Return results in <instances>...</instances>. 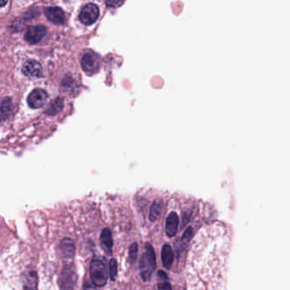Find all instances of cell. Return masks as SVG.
<instances>
[{"mask_svg":"<svg viewBox=\"0 0 290 290\" xmlns=\"http://www.w3.org/2000/svg\"><path fill=\"white\" fill-rule=\"evenodd\" d=\"M138 244L137 243H134L132 244L131 246L129 248V259H130V262L131 263H134L136 262L137 257H138Z\"/></svg>","mask_w":290,"mask_h":290,"instance_id":"obj_19","label":"cell"},{"mask_svg":"<svg viewBox=\"0 0 290 290\" xmlns=\"http://www.w3.org/2000/svg\"><path fill=\"white\" fill-rule=\"evenodd\" d=\"M100 245L104 251L109 256H111L113 248V238L111 231L109 228L103 229L102 233L100 234Z\"/></svg>","mask_w":290,"mask_h":290,"instance_id":"obj_11","label":"cell"},{"mask_svg":"<svg viewBox=\"0 0 290 290\" xmlns=\"http://www.w3.org/2000/svg\"><path fill=\"white\" fill-rule=\"evenodd\" d=\"M45 14L48 20L55 25H62L66 21V14L59 7L47 8Z\"/></svg>","mask_w":290,"mask_h":290,"instance_id":"obj_9","label":"cell"},{"mask_svg":"<svg viewBox=\"0 0 290 290\" xmlns=\"http://www.w3.org/2000/svg\"><path fill=\"white\" fill-rule=\"evenodd\" d=\"M77 281V273L74 265H66L60 273V284L62 290H74Z\"/></svg>","mask_w":290,"mask_h":290,"instance_id":"obj_3","label":"cell"},{"mask_svg":"<svg viewBox=\"0 0 290 290\" xmlns=\"http://www.w3.org/2000/svg\"><path fill=\"white\" fill-rule=\"evenodd\" d=\"M193 237V228L189 227V228H187L186 231H185L182 237V242L183 244H186V243H188L190 241L191 239Z\"/></svg>","mask_w":290,"mask_h":290,"instance_id":"obj_20","label":"cell"},{"mask_svg":"<svg viewBox=\"0 0 290 290\" xmlns=\"http://www.w3.org/2000/svg\"><path fill=\"white\" fill-rule=\"evenodd\" d=\"M118 267H117V260L114 258H111V261L109 262V275L111 278V281H115L117 277V272Z\"/></svg>","mask_w":290,"mask_h":290,"instance_id":"obj_18","label":"cell"},{"mask_svg":"<svg viewBox=\"0 0 290 290\" xmlns=\"http://www.w3.org/2000/svg\"><path fill=\"white\" fill-rule=\"evenodd\" d=\"M25 290H36L37 287V276L34 273H31L29 274L26 279L25 283Z\"/></svg>","mask_w":290,"mask_h":290,"instance_id":"obj_17","label":"cell"},{"mask_svg":"<svg viewBox=\"0 0 290 290\" xmlns=\"http://www.w3.org/2000/svg\"><path fill=\"white\" fill-rule=\"evenodd\" d=\"M60 253L65 258H72L76 251L74 242L68 238L63 239L60 242Z\"/></svg>","mask_w":290,"mask_h":290,"instance_id":"obj_12","label":"cell"},{"mask_svg":"<svg viewBox=\"0 0 290 290\" xmlns=\"http://www.w3.org/2000/svg\"><path fill=\"white\" fill-rule=\"evenodd\" d=\"M179 218L176 212H171L165 220V233L168 237H174L178 231Z\"/></svg>","mask_w":290,"mask_h":290,"instance_id":"obj_10","label":"cell"},{"mask_svg":"<svg viewBox=\"0 0 290 290\" xmlns=\"http://www.w3.org/2000/svg\"><path fill=\"white\" fill-rule=\"evenodd\" d=\"M7 2H8V0H0V7L5 5Z\"/></svg>","mask_w":290,"mask_h":290,"instance_id":"obj_25","label":"cell"},{"mask_svg":"<svg viewBox=\"0 0 290 290\" xmlns=\"http://www.w3.org/2000/svg\"><path fill=\"white\" fill-rule=\"evenodd\" d=\"M158 277L159 279H161L162 281H169V279H168L167 274L162 270H159L158 272Z\"/></svg>","mask_w":290,"mask_h":290,"instance_id":"obj_23","label":"cell"},{"mask_svg":"<svg viewBox=\"0 0 290 290\" xmlns=\"http://www.w3.org/2000/svg\"><path fill=\"white\" fill-rule=\"evenodd\" d=\"M161 260L163 266L165 269H171L174 261V254L171 245L165 244L161 251Z\"/></svg>","mask_w":290,"mask_h":290,"instance_id":"obj_13","label":"cell"},{"mask_svg":"<svg viewBox=\"0 0 290 290\" xmlns=\"http://www.w3.org/2000/svg\"><path fill=\"white\" fill-rule=\"evenodd\" d=\"M63 107H64V100L61 97H58L49 105L46 112L47 114L50 116H54L62 111Z\"/></svg>","mask_w":290,"mask_h":290,"instance_id":"obj_15","label":"cell"},{"mask_svg":"<svg viewBox=\"0 0 290 290\" xmlns=\"http://www.w3.org/2000/svg\"><path fill=\"white\" fill-rule=\"evenodd\" d=\"M83 290H96V288H95V285H92L91 284L86 282L83 285Z\"/></svg>","mask_w":290,"mask_h":290,"instance_id":"obj_24","label":"cell"},{"mask_svg":"<svg viewBox=\"0 0 290 290\" xmlns=\"http://www.w3.org/2000/svg\"><path fill=\"white\" fill-rule=\"evenodd\" d=\"M156 268V256L154 248L149 244L145 245V251L140 261V275L145 282L149 281Z\"/></svg>","mask_w":290,"mask_h":290,"instance_id":"obj_2","label":"cell"},{"mask_svg":"<svg viewBox=\"0 0 290 290\" xmlns=\"http://www.w3.org/2000/svg\"><path fill=\"white\" fill-rule=\"evenodd\" d=\"M47 33V29L43 26H30L25 33V39L31 44L39 43Z\"/></svg>","mask_w":290,"mask_h":290,"instance_id":"obj_7","label":"cell"},{"mask_svg":"<svg viewBox=\"0 0 290 290\" xmlns=\"http://www.w3.org/2000/svg\"><path fill=\"white\" fill-rule=\"evenodd\" d=\"M100 15L99 7L94 3H88L83 7L79 14L80 20L87 26L94 24Z\"/></svg>","mask_w":290,"mask_h":290,"instance_id":"obj_4","label":"cell"},{"mask_svg":"<svg viewBox=\"0 0 290 290\" xmlns=\"http://www.w3.org/2000/svg\"><path fill=\"white\" fill-rule=\"evenodd\" d=\"M82 67L88 74H94L100 68V60L94 53H87L82 59Z\"/></svg>","mask_w":290,"mask_h":290,"instance_id":"obj_6","label":"cell"},{"mask_svg":"<svg viewBox=\"0 0 290 290\" xmlns=\"http://www.w3.org/2000/svg\"><path fill=\"white\" fill-rule=\"evenodd\" d=\"M158 290H172V288L169 281H162L158 285Z\"/></svg>","mask_w":290,"mask_h":290,"instance_id":"obj_22","label":"cell"},{"mask_svg":"<svg viewBox=\"0 0 290 290\" xmlns=\"http://www.w3.org/2000/svg\"><path fill=\"white\" fill-rule=\"evenodd\" d=\"M124 1L125 0H106V4L108 7L117 8V7H120L124 3Z\"/></svg>","mask_w":290,"mask_h":290,"instance_id":"obj_21","label":"cell"},{"mask_svg":"<svg viewBox=\"0 0 290 290\" xmlns=\"http://www.w3.org/2000/svg\"><path fill=\"white\" fill-rule=\"evenodd\" d=\"M89 273L93 285L96 287L105 286L110 276L106 258L103 256H94L90 263Z\"/></svg>","mask_w":290,"mask_h":290,"instance_id":"obj_1","label":"cell"},{"mask_svg":"<svg viewBox=\"0 0 290 290\" xmlns=\"http://www.w3.org/2000/svg\"><path fill=\"white\" fill-rule=\"evenodd\" d=\"M22 73L30 78H37L42 75V66L36 60H27L23 65Z\"/></svg>","mask_w":290,"mask_h":290,"instance_id":"obj_8","label":"cell"},{"mask_svg":"<svg viewBox=\"0 0 290 290\" xmlns=\"http://www.w3.org/2000/svg\"><path fill=\"white\" fill-rule=\"evenodd\" d=\"M48 94L42 88H35L30 93L27 98L28 106L32 109L42 108L48 101Z\"/></svg>","mask_w":290,"mask_h":290,"instance_id":"obj_5","label":"cell"},{"mask_svg":"<svg viewBox=\"0 0 290 290\" xmlns=\"http://www.w3.org/2000/svg\"><path fill=\"white\" fill-rule=\"evenodd\" d=\"M163 209L162 200L157 199L152 205H151L150 211H149V220L151 222H155L159 218Z\"/></svg>","mask_w":290,"mask_h":290,"instance_id":"obj_14","label":"cell"},{"mask_svg":"<svg viewBox=\"0 0 290 290\" xmlns=\"http://www.w3.org/2000/svg\"><path fill=\"white\" fill-rule=\"evenodd\" d=\"M12 109V101L9 98H6L0 104V117L6 119L8 117Z\"/></svg>","mask_w":290,"mask_h":290,"instance_id":"obj_16","label":"cell"}]
</instances>
